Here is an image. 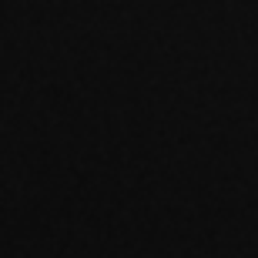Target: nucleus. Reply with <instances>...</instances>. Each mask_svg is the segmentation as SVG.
Wrapping results in <instances>:
<instances>
[]
</instances>
